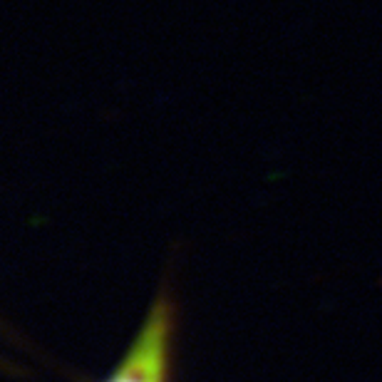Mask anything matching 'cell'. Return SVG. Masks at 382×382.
Instances as JSON below:
<instances>
[{
    "label": "cell",
    "mask_w": 382,
    "mask_h": 382,
    "mask_svg": "<svg viewBox=\"0 0 382 382\" xmlns=\"http://www.w3.org/2000/svg\"><path fill=\"white\" fill-rule=\"evenodd\" d=\"M171 308L164 298L152 305L137 340L107 382H166L169 377Z\"/></svg>",
    "instance_id": "cell-1"
}]
</instances>
